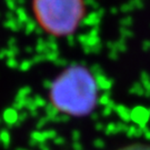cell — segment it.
Instances as JSON below:
<instances>
[{
  "label": "cell",
  "mask_w": 150,
  "mask_h": 150,
  "mask_svg": "<svg viewBox=\"0 0 150 150\" xmlns=\"http://www.w3.org/2000/svg\"><path fill=\"white\" fill-rule=\"evenodd\" d=\"M31 8L38 26L56 38L71 36L85 13V0H32Z\"/></svg>",
  "instance_id": "cell-2"
},
{
  "label": "cell",
  "mask_w": 150,
  "mask_h": 150,
  "mask_svg": "<svg viewBox=\"0 0 150 150\" xmlns=\"http://www.w3.org/2000/svg\"><path fill=\"white\" fill-rule=\"evenodd\" d=\"M98 91V83L90 70L81 64H72L51 82L49 100L58 112L83 117L96 108Z\"/></svg>",
  "instance_id": "cell-1"
},
{
  "label": "cell",
  "mask_w": 150,
  "mask_h": 150,
  "mask_svg": "<svg viewBox=\"0 0 150 150\" xmlns=\"http://www.w3.org/2000/svg\"><path fill=\"white\" fill-rule=\"evenodd\" d=\"M118 150H150V145L145 142H134V144L125 146Z\"/></svg>",
  "instance_id": "cell-3"
}]
</instances>
